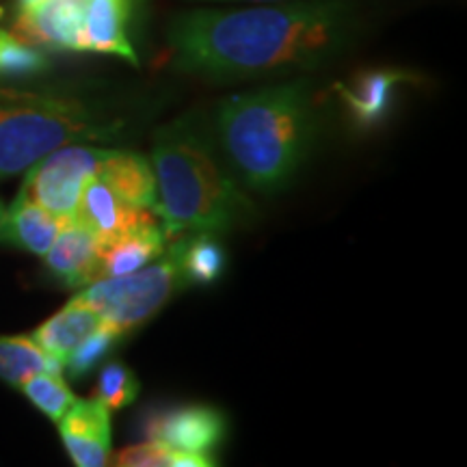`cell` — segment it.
Instances as JSON below:
<instances>
[{"label": "cell", "instance_id": "cell-25", "mask_svg": "<svg viewBox=\"0 0 467 467\" xmlns=\"http://www.w3.org/2000/svg\"><path fill=\"white\" fill-rule=\"evenodd\" d=\"M192 3H249V5H275V3H290V0H192Z\"/></svg>", "mask_w": 467, "mask_h": 467}, {"label": "cell", "instance_id": "cell-2", "mask_svg": "<svg viewBox=\"0 0 467 467\" xmlns=\"http://www.w3.org/2000/svg\"><path fill=\"white\" fill-rule=\"evenodd\" d=\"M314 141L307 80H282L234 93L219 104L214 143L234 178L273 195L292 184Z\"/></svg>", "mask_w": 467, "mask_h": 467}, {"label": "cell", "instance_id": "cell-21", "mask_svg": "<svg viewBox=\"0 0 467 467\" xmlns=\"http://www.w3.org/2000/svg\"><path fill=\"white\" fill-rule=\"evenodd\" d=\"M48 57L0 28V78H28L48 69Z\"/></svg>", "mask_w": 467, "mask_h": 467}, {"label": "cell", "instance_id": "cell-22", "mask_svg": "<svg viewBox=\"0 0 467 467\" xmlns=\"http://www.w3.org/2000/svg\"><path fill=\"white\" fill-rule=\"evenodd\" d=\"M139 389H141V385H139V379L130 368L121 364V361H109L102 368L100 379H98L93 399L102 402L109 411H115V409H121L137 400Z\"/></svg>", "mask_w": 467, "mask_h": 467}, {"label": "cell", "instance_id": "cell-7", "mask_svg": "<svg viewBox=\"0 0 467 467\" xmlns=\"http://www.w3.org/2000/svg\"><path fill=\"white\" fill-rule=\"evenodd\" d=\"M141 433L173 451L214 454L227 435V420L210 405L151 409L141 420Z\"/></svg>", "mask_w": 467, "mask_h": 467}, {"label": "cell", "instance_id": "cell-1", "mask_svg": "<svg viewBox=\"0 0 467 467\" xmlns=\"http://www.w3.org/2000/svg\"><path fill=\"white\" fill-rule=\"evenodd\" d=\"M358 31L350 0H290L238 9H189L167 28L180 72L213 83L312 72L347 50Z\"/></svg>", "mask_w": 467, "mask_h": 467}, {"label": "cell", "instance_id": "cell-12", "mask_svg": "<svg viewBox=\"0 0 467 467\" xmlns=\"http://www.w3.org/2000/svg\"><path fill=\"white\" fill-rule=\"evenodd\" d=\"M407 80L409 74L399 69H368L348 83L337 85V96L353 124L370 130L389 115L396 91Z\"/></svg>", "mask_w": 467, "mask_h": 467}, {"label": "cell", "instance_id": "cell-18", "mask_svg": "<svg viewBox=\"0 0 467 467\" xmlns=\"http://www.w3.org/2000/svg\"><path fill=\"white\" fill-rule=\"evenodd\" d=\"M175 241L186 284L213 285L219 282L227 268V254L214 234H189Z\"/></svg>", "mask_w": 467, "mask_h": 467}, {"label": "cell", "instance_id": "cell-3", "mask_svg": "<svg viewBox=\"0 0 467 467\" xmlns=\"http://www.w3.org/2000/svg\"><path fill=\"white\" fill-rule=\"evenodd\" d=\"M151 167L159 219L167 241L189 234H225L254 217V203L200 121L180 117L154 137Z\"/></svg>", "mask_w": 467, "mask_h": 467}, {"label": "cell", "instance_id": "cell-6", "mask_svg": "<svg viewBox=\"0 0 467 467\" xmlns=\"http://www.w3.org/2000/svg\"><path fill=\"white\" fill-rule=\"evenodd\" d=\"M109 151L110 148L98 143L61 145L26 169L20 192L57 217L72 221L80 192L93 175L100 173Z\"/></svg>", "mask_w": 467, "mask_h": 467}, {"label": "cell", "instance_id": "cell-17", "mask_svg": "<svg viewBox=\"0 0 467 467\" xmlns=\"http://www.w3.org/2000/svg\"><path fill=\"white\" fill-rule=\"evenodd\" d=\"M102 325L100 314L93 309L89 303L80 301L74 296L61 312L46 320L33 331L31 337L37 347H42L52 359L66 366L69 355L74 348L85 340L87 336L93 334Z\"/></svg>", "mask_w": 467, "mask_h": 467}, {"label": "cell", "instance_id": "cell-10", "mask_svg": "<svg viewBox=\"0 0 467 467\" xmlns=\"http://www.w3.org/2000/svg\"><path fill=\"white\" fill-rule=\"evenodd\" d=\"M156 219H159V214L151 213V210L134 208L132 203L121 200L100 175H93L85 184L74 213V221L89 227L102 243Z\"/></svg>", "mask_w": 467, "mask_h": 467}, {"label": "cell", "instance_id": "cell-24", "mask_svg": "<svg viewBox=\"0 0 467 467\" xmlns=\"http://www.w3.org/2000/svg\"><path fill=\"white\" fill-rule=\"evenodd\" d=\"M173 448L159 441H141L128 446L113 457V463L119 467H171Z\"/></svg>", "mask_w": 467, "mask_h": 467}, {"label": "cell", "instance_id": "cell-16", "mask_svg": "<svg viewBox=\"0 0 467 467\" xmlns=\"http://www.w3.org/2000/svg\"><path fill=\"white\" fill-rule=\"evenodd\" d=\"M102 180H107L121 200L132 203L134 208L151 210L159 214V191H156V175L151 161L143 154L130 150L110 148L107 161L100 169Z\"/></svg>", "mask_w": 467, "mask_h": 467}, {"label": "cell", "instance_id": "cell-20", "mask_svg": "<svg viewBox=\"0 0 467 467\" xmlns=\"http://www.w3.org/2000/svg\"><path fill=\"white\" fill-rule=\"evenodd\" d=\"M28 400L33 402L44 416H48L52 422H58L67 413V409L74 405L76 396L69 389V385L63 381L61 372H35L20 385Z\"/></svg>", "mask_w": 467, "mask_h": 467}, {"label": "cell", "instance_id": "cell-11", "mask_svg": "<svg viewBox=\"0 0 467 467\" xmlns=\"http://www.w3.org/2000/svg\"><path fill=\"white\" fill-rule=\"evenodd\" d=\"M102 241L78 221H69L46 251V268L66 288H85L98 282Z\"/></svg>", "mask_w": 467, "mask_h": 467}, {"label": "cell", "instance_id": "cell-13", "mask_svg": "<svg viewBox=\"0 0 467 467\" xmlns=\"http://www.w3.org/2000/svg\"><path fill=\"white\" fill-rule=\"evenodd\" d=\"M132 0H87L83 22V52H100L139 66L128 35Z\"/></svg>", "mask_w": 467, "mask_h": 467}, {"label": "cell", "instance_id": "cell-14", "mask_svg": "<svg viewBox=\"0 0 467 467\" xmlns=\"http://www.w3.org/2000/svg\"><path fill=\"white\" fill-rule=\"evenodd\" d=\"M69 221L57 217L50 210L39 206L25 192H17V197L9 208H5V219L0 225V243L11 247L28 251L33 255H46L50 244L55 243L58 232Z\"/></svg>", "mask_w": 467, "mask_h": 467}, {"label": "cell", "instance_id": "cell-8", "mask_svg": "<svg viewBox=\"0 0 467 467\" xmlns=\"http://www.w3.org/2000/svg\"><path fill=\"white\" fill-rule=\"evenodd\" d=\"M87 0H42L20 9L14 25L17 39L35 48L83 52V22Z\"/></svg>", "mask_w": 467, "mask_h": 467}, {"label": "cell", "instance_id": "cell-4", "mask_svg": "<svg viewBox=\"0 0 467 467\" xmlns=\"http://www.w3.org/2000/svg\"><path fill=\"white\" fill-rule=\"evenodd\" d=\"M128 119L100 102L0 85V180L26 171L67 143H113Z\"/></svg>", "mask_w": 467, "mask_h": 467}, {"label": "cell", "instance_id": "cell-19", "mask_svg": "<svg viewBox=\"0 0 467 467\" xmlns=\"http://www.w3.org/2000/svg\"><path fill=\"white\" fill-rule=\"evenodd\" d=\"M61 372L63 366L50 358L31 336H0V379L20 388L35 372Z\"/></svg>", "mask_w": 467, "mask_h": 467}, {"label": "cell", "instance_id": "cell-28", "mask_svg": "<svg viewBox=\"0 0 467 467\" xmlns=\"http://www.w3.org/2000/svg\"><path fill=\"white\" fill-rule=\"evenodd\" d=\"M3 14H5V11H3V7H0V17H3Z\"/></svg>", "mask_w": 467, "mask_h": 467}, {"label": "cell", "instance_id": "cell-26", "mask_svg": "<svg viewBox=\"0 0 467 467\" xmlns=\"http://www.w3.org/2000/svg\"><path fill=\"white\" fill-rule=\"evenodd\" d=\"M17 3H20V9H25V7H33V5L42 3V0H17Z\"/></svg>", "mask_w": 467, "mask_h": 467}, {"label": "cell", "instance_id": "cell-23", "mask_svg": "<svg viewBox=\"0 0 467 467\" xmlns=\"http://www.w3.org/2000/svg\"><path fill=\"white\" fill-rule=\"evenodd\" d=\"M121 337L124 336L117 334L113 327L102 323L96 331H93V334L87 336L85 340L74 348V353L69 355L63 368H67L69 375L76 379L89 375L93 368L100 364L110 350L115 348V344L119 342Z\"/></svg>", "mask_w": 467, "mask_h": 467}, {"label": "cell", "instance_id": "cell-5", "mask_svg": "<svg viewBox=\"0 0 467 467\" xmlns=\"http://www.w3.org/2000/svg\"><path fill=\"white\" fill-rule=\"evenodd\" d=\"M186 285L189 284L180 266L178 241H169L161 258L126 275L87 284L76 296L89 303L100 314L104 325L126 336L154 318Z\"/></svg>", "mask_w": 467, "mask_h": 467}, {"label": "cell", "instance_id": "cell-15", "mask_svg": "<svg viewBox=\"0 0 467 467\" xmlns=\"http://www.w3.org/2000/svg\"><path fill=\"white\" fill-rule=\"evenodd\" d=\"M167 244L169 241L165 232H162V225L156 223V221L132 227L121 236L102 243L98 279L126 275V273L137 271V268L161 258L165 254Z\"/></svg>", "mask_w": 467, "mask_h": 467}, {"label": "cell", "instance_id": "cell-27", "mask_svg": "<svg viewBox=\"0 0 467 467\" xmlns=\"http://www.w3.org/2000/svg\"><path fill=\"white\" fill-rule=\"evenodd\" d=\"M3 219H5V206L0 203V225H3Z\"/></svg>", "mask_w": 467, "mask_h": 467}, {"label": "cell", "instance_id": "cell-9", "mask_svg": "<svg viewBox=\"0 0 467 467\" xmlns=\"http://www.w3.org/2000/svg\"><path fill=\"white\" fill-rule=\"evenodd\" d=\"M63 446L78 467H102L110 463V411L96 399H76L58 420Z\"/></svg>", "mask_w": 467, "mask_h": 467}]
</instances>
